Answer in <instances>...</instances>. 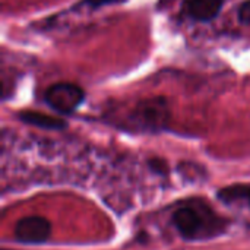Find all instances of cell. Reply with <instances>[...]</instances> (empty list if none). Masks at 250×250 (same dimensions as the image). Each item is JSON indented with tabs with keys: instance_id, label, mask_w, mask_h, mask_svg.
Wrapping results in <instances>:
<instances>
[{
	"instance_id": "277c9868",
	"label": "cell",
	"mask_w": 250,
	"mask_h": 250,
	"mask_svg": "<svg viewBox=\"0 0 250 250\" xmlns=\"http://www.w3.org/2000/svg\"><path fill=\"white\" fill-rule=\"evenodd\" d=\"M13 237L23 245H42L51 237V223L41 215L21 218L13 230Z\"/></svg>"
},
{
	"instance_id": "3957f363",
	"label": "cell",
	"mask_w": 250,
	"mask_h": 250,
	"mask_svg": "<svg viewBox=\"0 0 250 250\" xmlns=\"http://www.w3.org/2000/svg\"><path fill=\"white\" fill-rule=\"evenodd\" d=\"M170 113L167 100L163 97L148 98L141 101L132 116L130 120L141 130H161L168 122Z\"/></svg>"
},
{
	"instance_id": "7a4b0ae2",
	"label": "cell",
	"mask_w": 250,
	"mask_h": 250,
	"mask_svg": "<svg viewBox=\"0 0 250 250\" xmlns=\"http://www.w3.org/2000/svg\"><path fill=\"white\" fill-rule=\"evenodd\" d=\"M44 101L51 110L67 116L75 113L82 105L85 101V91L72 82H57L47 88Z\"/></svg>"
},
{
	"instance_id": "ba28073f",
	"label": "cell",
	"mask_w": 250,
	"mask_h": 250,
	"mask_svg": "<svg viewBox=\"0 0 250 250\" xmlns=\"http://www.w3.org/2000/svg\"><path fill=\"white\" fill-rule=\"evenodd\" d=\"M148 164H149V168H151L154 173H157V174L164 176V174H167V171H168L167 163H166L164 160H161V158H152V160L148 161Z\"/></svg>"
},
{
	"instance_id": "8992f818",
	"label": "cell",
	"mask_w": 250,
	"mask_h": 250,
	"mask_svg": "<svg viewBox=\"0 0 250 250\" xmlns=\"http://www.w3.org/2000/svg\"><path fill=\"white\" fill-rule=\"evenodd\" d=\"M19 120L26 125L35 126L40 129H47V130H63L67 126L66 120L60 117H53V116H48L40 111H31V110L19 113Z\"/></svg>"
},
{
	"instance_id": "9c48e42d",
	"label": "cell",
	"mask_w": 250,
	"mask_h": 250,
	"mask_svg": "<svg viewBox=\"0 0 250 250\" xmlns=\"http://www.w3.org/2000/svg\"><path fill=\"white\" fill-rule=\"evenodd\" d=\"M237 18L242 23L250 25V0H246L240 4L237 10Z\"/></svg>"
},
{
	"instance_id": "6da1fadb",
	"label": "cell",
	"mask_w": 250,
	"mask_h": 250,
	"mask_svg": "<svg viewBox=\"0 0 250 250\" xmlns=\"http://www.w3.org/2000/svg\"><path fill=\"white\" fill-rule=\"evenodd\" d=\"M173 224L186 240H205L221 234L227 221L218 215L204 201H190L179 207L173 217Z\"/></svg>"
},
{
	"instance_id": "5b68a950",
	"label": "cell",
	"mask_w": 250,
	"mask_h": 250,
	"mask_svg": "<svg viewBox=\"0 0 250 250\" xmlns=\"http://www.w3.org/2000/svg\"><path fill=\"white\" fill-rule=\"evenodd\" d=\"M224 0H185L182 4V13L193 22H211L221 9Z\"/></svg>"
},
{
	"instance_id": "30bf717a",
	"label": "cell",
	"mask_w": 250,
	"mask_h": 250,
	"mask_svg": "<svg viewBox=\"0 0 250 250\" xmlns=\"http://www.w3.org/2000/svg\"><path fill=\"white\" fill-rule=\"evenodd\" d=\"M117 1H122V0H82L81 4L86 6V7H91V9H98V7L113 4V3H117Z\"/></svg>"
},
{
	"instance_id": "52a82bcc",
	"label": "cell",
	"mask_w": 250,
	"mask_h": 250,
	"mask_svg": "<svg viewBox=\"0 0 250 250\" xmlns=\"http://www.w3.org/2000/svg\"><path fill=\"white\" fill-rule=\"evenodd\" d=\"M218 199L226 204L246 202L250 205V185H231L223 188L217 193Z\"/></svg>"
}]
</instances>
